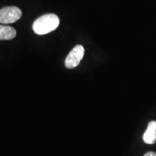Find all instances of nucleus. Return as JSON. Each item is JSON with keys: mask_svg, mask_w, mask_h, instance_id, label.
<instances>
[{"mask_svg": "<svg viewBox=\"0 0 156 156\" xmlns=\"http://www.w3.org/2000/svg\"><path fill=\"white\" fill-rule=\"evenodd\" d=\"M59 25V18L54 14L42 15L35 20L33 30L38 35H45L56 30Z\"/></svg>", "mask_w": 156, "mask_h": 156, "instance_id": "f257e3e1", "label": "nucleus"}, {"mask_svg": "<svg viewBox=\"0 0 156 156\" xmlns=\"http://www.w3.org/2000/svg\"><path fill=\"white\" fill-rule=\"evenodd\" d=\"M22 16V12L17 7H6L0 9V23L10 24L18 20Z\"/></svg>", "mask_w": 156, "mask_h": 156, "instance_id": "f03ea898", "label": "nucleus"}, {"mask_svg": "<svg viewBox=\"0 0 156 156\" xmlns=\"http://www.w3.org/2000/svg\"><path fill=\"white\" fill-rule=\"evenodd\" d=\"M85 54V48L81 45H77L69 52L65 59V66L69 69H73L79 65L80 62Z\"/></svg>", "mask_w": 156, "mask_h": 156, "instance_id": "7ed1b4c3", "label": "nucleus"}, {"mask_svg": "<svg viewBox=\"0 0 156 156\" xmlns=\"http://www.w3.org/2000/svg\"><path fill=\"white\" fill-rule=\"evenodd\" d=\"M144 142L152 145L156 142V122L151 121L148 123L147 127L142 136Z\"/></svg>", "mask_w": 156, "mask_h": 156, "instance_id": "20e7f679", "label": "nucleus"}, {"mask_svg": "<svg viewBox=\"0 0 156 156\" xmlns=\"http://www.w3.org/2000/svg\"><path fill=\"white\" fill-rule=\"evenodd\" d=\"M16 34V30L12 27L0 25V40H11Z\"/></svg>", "mask_w": 156, "mask_h": 156, "instance_id": "39448f33", "label": "nucleus"}, {"mask_svg": "<svg viewBox=\"0 0 156 156\" xmlns=\"http://www.w3.org/2000/svg\"><path fill=\"white\" fill-rule=\"evenodd\" d=\"M144 156H156V153L154 152H148V153H145Z\"/></svg>", "mask_w": 156, "mask_h": 156, "instance_id": "423d86ee", "label": "nucleus"}]
</instances>
